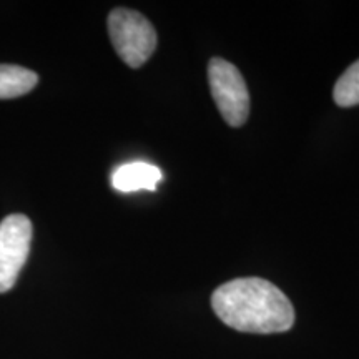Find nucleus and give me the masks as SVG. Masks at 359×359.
Here are the masks:
<instances>
[{"label": "nucleus", "instance_id": "1", "mask_svg": "<svg viewBox=\"0 0 359 359\" xmlns=\"http://www.w3.org/2000/svg\"><path fill=\"white\" fill-rule=\"evenodd\" d=\"M212 306L224 325L243 333L288 331L294 309L288 296L263 278H236L215 290Z\"/></svg>", "mask_w": 359, "mask_h": 359}, {"label": "nucleus", "instance_id": "2", "mask_svg": "<svg viewBox=\"0 0 359 359\" xmlns=\"http://www.w3.org/2000/svg\"><path fill=\"white\" fill-rule=\"evenodd\" d=\"M109 34L116 53L132 69H138L156 48L154 25L140 12L115 8L109 15Z\"/></svg>", "mask_w": 359, "mask_h": 359}, {"label": "nucleus", "instance_id": "3", "mask_svg": "<svg viewBox=\"0 0 359 359\" xmlns=\"http://www.w3.org/2000/svg\"><path fill=\"white\" fill-rule=\"evenodd\" d=\"M208 82L224 122L230 127H241L250 115V93L240 70L223 58H212Z\"/></svg>", "mask_w": 359, "mask_h": 359}, {"label": "nucleus", "instance_id": "4", "mask_svg": "<svg viewBox=\"0 0 359 359\" xmlns=\"http://www.w3.org/2000/svg\"><path fill=\"white\" fill-rule=\"evenodd\" d=\"M32 241V223L25 215L0 222V293L12 290L24 268Z\"/></svg>", "mask_w": 359, "mask_h": 359}, {"label": "nucleus", "instance_id": "5", "mask_svg": "<svg viewBox=\"0 0 359 359\" xmlns=\"http://www.w3.org/2000/svg\"><path fill=\"white\" fill-rule=\"evenodd\" d=\"M163 178L158 167L145 161H133L118 167L111 175V185L122 193H132L138 190L155 191L156 185Z\"/></svg>", "mask_w": 359, "mask_h": 359}, {"label": "nucleus", "instance_id": "6", "mask_svg": "<svg viewBox=\"0 0 359 359\" xmlns=\"http://www.w3.org/2000/svg\"><path fill=\"white\" fill-rule=\"evenodd\" d=\"M39 82L37 74L19 65L0 64V100L17 98L34 90Z\"/></svg>", "mask_w": 359, "mask_h": 359}, {"label": "nucleus", "instance_id": "7", "mask_svg": "<svg viewBox=\"0 0 359 359\" xmlns=\"http://www.w3.org/2000/svg\"><path fill=\"white\" fill-rule=\"evenodd\" d=\"M333 98L339 107L359 105V60L354 62L336 82Z\"/></svg>", "mask_w": 359, "mask_h": 359}]
</instances>
